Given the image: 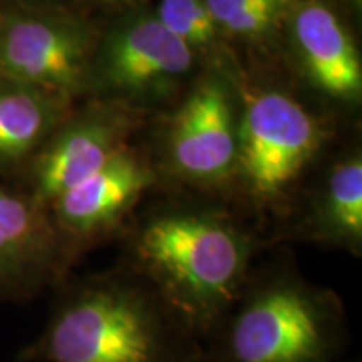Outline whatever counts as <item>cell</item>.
I'll return each instance as SVG.
<instances>
[{"mask_svg":"<svg viewBox=\"0 0 362 362\" xmlns=\"http://www.w3.org/2000/svg\"><path fill=\"white\" fill-rule=\"evenodd\" d=\"M133 252L155 296L194 334L211 332L242 296L252 242L218 214L171 210L138 230Z\"/></svg>","mask_w":362,"mask_h":362,"instance_id":"obj_1","label":"cell"},{"mask_svg":"<svg viewBox=\"0 0 362 362\" xmlns=\"http://www.w3.org/2000/svg\"><path fill=\"white\" fill-rule=\"evenodd\" d=\"M317 237L359 252L362 245V160L352 155L337 163L315 206Z\"/></svg>","mask_w":362,"mask_h":362,"instance_id":"obj_13","label":"cell"},{"mask_svg":"<svg viewBox=\"0 0 362 362\" xmlns=\"http://www.w3.org/2000/svg\"><path fill=\"white\" fill-rule=\"evenodd\" d=\"M322 128L297 99L279 90L247 98L238 119V165L259 203L282 198L322 144Z\"/></svg>","mask_w":362,"mask_h":362,"instance_id":"obj_5","label":"cell"},{"mask_svg":"<svg viewBox=\"0 0 362 362\" xmlns=\"http://www.w3.org/2000/svg\"><path fill=\"white\" fill-rule=\"evenodd\" d=\"M101 2H106V4H138V2H143V0H101Z\"/></svg>","mask_w":362,"mask_h":362,"instance_id":"obj_17","label":"cell"},{"mask_svg":"<svg viewBox=\"0 0 362 362\" xmlns=\"http://www.w3.org/2000/svg\"><path fill=\"white\" fill-rule=\"evenodd\" d=\"M72 252L47 208L0 185V293H29L57 279Z\"/></svg>","mask_w":362,"mask_h":362,"instance_id":"obj_9","label":"cell"},{"mask_svg":"<svg viewBox=\"0 0 362 362\" xmlns=\"http://www.w3.org/2000/svg\"><path fill=\"white\" fill-rule=\"evenodd\" d=\"M0 12H2V6H0Z\"/></svg>","mask_w":362,"mask_h":362,"instance_id":"obj_18","label":"cell"},{"mask_svg":"<svg viewBox=\"0 0 362 362\" xmlns=\"http://www.w3.org/2000/svg\"><path fill=\"white\" fill-rule=\"evenodd\" d=\"M287 21L307 78L325 96L359 103L362 64L351 33L324 0H293Z\"/></svg>","mask_w":362,"mask_h":362,"instance_id":"obj_11","label":"cell"},{"mask_svg":"<svg viewBox=\"0 0 362 362\" xmlns=\"http://www.w3.org/2000/svg\"><path fill=\"white\" fill-rule=\"evenodd\" d=\"M220 33L260 40L287 21L293 0H205Z\"/></svg>","mask_w":362,"mask_h":362,"instance_id":"obj_14","label":"cell"},{"mask_svg":"<svg viewBox=\"0 0 362 362\" xmlns=\"http://www.w3.org/2000/svg\"><path fill=\"white\" fill-rule=\"evenodd\" d=\"M61 0H0V6H59Z\"/></svg>","mask_w":362,"mask_h":362,"instance_id":"obj_16","label":"cell"},{"mask_svg":"<svg viewBox=\"0 0 362 362\" xmlns=\"http://www.w3.org/2000/svg\"><path fill=\"white\" fill-rule=\"evenodd\" d=\"M153 181L151 168L126 148L45 208L59 233L74 250L78 243L89 242L115 228Z\"/></svg>","mask_w":362,"mask_h":362,"instance_id":"obj_10","label":"cell"},{"mask_svg":"<svg viewBox=\"0 0 362 362\" xmlns=\"http://www.w3.org/2000/svg\"><path fill=\"white\" fill-rule=\"evenodd\" d=\"M98 39L84 19L61 6H2L0 78L69 99L90 89Z\"/></svg>","mask_w":362,"mask_h":362,"instance_id":"obj_4","label":"cell"},{"mask_svg":"<svg viewBox=\"0 0 362 362\" xmlns=\"http://www.w3.org/2000/svg\"><path fill=\"white\" fill-rule=\"evenodd\" d=\"M72 99L0 78V170L29 165L67 117Z\"/></svg>","mask_w":362,"mask_h":362,"instance_id":"obj_12","label":"cell"},{"mask_svg":"<svg viewBox=\"0 0 362 362\" xmlns=\"http://www.w3.org/2000/svg\"><path fill=\"white\" fill-rule=\"evenodd\" d=\"M189 334L151 288L90 280L59 305L33 349L42 362H187Z\"/></svg>","mask_w":362,"mask_h":362,"instance_id":"obj_2","label":"cell"},{"mask_svg":"<svg viewBox=\"0 0 362 362\" xmlns=\"http://www.w3.org/2000/svg\"><path fill=\"white\" fill-rule=\"evenodd\" d=\"M134 128L136 115L123 103L71 112L27 165V193L47 206L128 148L126 141Z\"/></svg>","mask_w":362,"mask_h":362,"instance_id":"obj_7","label":"cell"},{"mask_svg":"<svg viewBox=\"0 0 362 362\" xmlns=\"http://www.w3.org/2000/svg\"><path fill=\"white\" fill-rule=\"evenodd\" d=\"M155 16L194 54H206L218 39L220 30L205 0H160Z\"/></svg>","mask_w":362,"mask_h":362,"instance_id":"obj_15","label":"cell"},{"mask_svg":"<svg viewBox=\"0 0 362 362\" xmlns=\"http://www.w3.org/2000/svg\"><path fill=\"white\" fill-rule=\"evenodd\" d=\"M194 57L155 13H131L98 44L90 89L99 88L123 104L158 101L175 93Z\"/></svg>","mask_w":362,"mask_h":362,"instance_id":"obj_6","label":"cell"},{"mask_svg":"<svg viewBox=\"0 0 362 362\" xmlns=\"http://www.w3.org/2000/svg\"><path fill=\"white\" fill-rule=\"evenodd\" d=\"M211 332L220 362H330L342 330L327 296L280 279L240 296Z\"/></svg>","mask_w":362,"mask_h":362,"instance_id":"obj_3","label":"cell"},{"mask_svg":"<svg viewBox=\"0 0 362 362\" xmlns=\"http://www.w3.org/2000/svg\"><path fill=\"white\" fill-rule=\"evenodd\" d=\"M168 156L175 171L202 183L228 180L238 165V119L223 81L197 84L171 121Z\"/></svg>","mask_w":362,"mask_h":362,"instance_id":"obj_8","label":"cell"}]
</instances>
